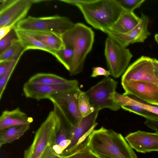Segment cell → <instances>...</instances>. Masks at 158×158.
<instances>
[{
	"label": "cell",
	"mask_w": 158,
	"mask_h": 158,
	"mask_svg": "<svg viewBox=\"0 0 158 158\" xmlns=\"http://www.w3.org/2000/svg\"><path fill=\"white\" fill-rule=\"evenodd\" d=\"M12 60L0 62V77L2 76L9 68Z\"/></svg>",
	"instance_id": "34"
},
{
	"label": "cell",
	"mask_w": 158,
	"mask_h": 158,
	"mask_svg": "<svg viewBox=\"0 0 158 158\" xmlns=\"http://www.w3.org/2000/svg\"><path fill=\"white\" fill-rule=\"evenodd\" d=\"M81 91L78 87L58 93L48 98L53 105V110L69 128L78 123L82 118L78 103Z\"/></svg>",
	"instance_id": "5"
},
{
	"label": "cell",
	"mask_w": 158,
	"mask_h": 158,
	"mask_svg": "<svg viewBox=\"0 0 158 158\" xmlns=\"http://www.w3.org/2000/svg\"><path fill=\"white\" fill-rule=\"evenodd\" d=\"M128 96L130 98L128 102L121 107L125 110L143 116L146 118V119L153 120H158V114L143 108L136 103L133 97Z\"/></svg>",
	"instance_id": "23"
},
{
	"label": "cell",
	"mask_w": 158,
	"mask_h": 158,
	"mask_svg": "<svg viewBox=\"0 0 158 158\" xmlns=\"http://www.w3.org/2000/svg\"><path fill=\"white\" fill-rule=\"evenodd\" d=\"M104 55L108 69L115 78L123 74L133 56L129 49L109 36L105 41Z\"/></svg>",
	"instance_id": "8"
},
{
	"label": "cell",
	"mask_w": 158,
	"mask_h": 158,
	"mask_svg": "<svg viewBox=\"0 0 158 158\" xmlns=\"http://www.w3.org/2000/svg\"><path fill=\"white\" fill-rule=\"evenodd\" d=\"M136 103L141 107L148 110L158 115V106L153 105L142 101L139 99L133 97Z\"/></svg>",
	"instance_id": "31"
},
{
	"label": "cell",
	"mask_w": 158,
	"mask_h": 158,
	"mask_svg": "<svg viewBox=\"0 0 158 158\" xmlns=\"http://www.w3.org/2000/svg\"><path fill=\"white\" fill-rule=\"evenodd\" d=\"M30 125H18L0 131V147L18 139L29 129Z\"/></svg>",
	"instance_id": "20"
},
{
	"label": "cell",
	"mask_w": 158,
	"mask_h": 158,
	"mask_svg": "<svg viewBox=\"0 0 158 158\" xmlns=\"http://www.w3.org/2000/svg\"><path fill=\"white\" fill-rule=\"evenodd\" d=\"M61 126L57 133L56 140V144L58 145L63 140L69 139L70 137L69 129H67L64 123L61 120Z\"/></svg>",
	"instance_id": "30"
},
{
	"label": "cell",
	"mask_w": 158,
	"mask_h": 158,
	"mask_svg": "<svg viewBox=\"0 0 158 158\" xmlns=\"http://www.w3.org/2000/svg\"><path fill=\"white\" fill-rule=\"evenodd\" d=\"M25 31L34 36L44 44L56 51L62 48L64 46L61 35L46 31Z\"/></svg>",
	"instance_id": "19"
},
{
	"label": "cell",
	"mask_w": 158,
	"mask_h": 158,
	"mask_svg": "<svg viewBox=\"0 0 158 158\" xmlns=\"http://www.w3.org/2000/svg\"><path fill=\"white\" fill-rule=\"evenodd\" d=\"M71 140L70 139H68L62 141L58 145L64 151L69 145L71 143Z\"/></svg>",
	"instance_id": "38"
},
{
	"label": "cell",
	"mask_w": 158,
	"mask_h": 158,
	"mask_svg": "<svg viewBox=\"0 0 158 158\" xmlns=\"http://www.w3.org/2000/svg\"><path fill=\"white\" fill-rule=\"evenodd\" d=\"M53 145L49 146L46 149L41 158H53L57 154L52 149Z\"/></svg>",
	"instance_id": "35"
},
{
	"label": "cell",
	"mask_w": 158,
	"mask_h": 158,
	"mask_svg": "<svg viewBox=\"0 0 158 158\" xmlns=\"http://www.w3.org/2000/svg\"><path fill=\"white\" fill-rule=\"evenodd\" d=\"M155 74L156 76V77L158 79V71L155 70Z\"/></svg>",
	"instance_id": "42"
},
{
	"label": "cell",
	"mask_w": 158,
	"mask_h": 158,
	"mask_svg": "<svg viewBox=\"0 0 158 158\" xmlns=\"http://www.w3.org/2000/svg\"><path fill=\"white\" fill-rule=\"evenodd\" d=\"M87 139L79 144L72 153L64 156L65 158H99L90 151L87 145Z\"/></svg>",
	"instance_id": "25"
},
{
	"label": "cell",
	"mask_w": 158,
	"mask_h": 158,
	"mask_svg": "<svg viewBox=\"0 0 158 158\" xmlns=\"http://www.w3.org/2000/svg\"><path fill=\"white\" fill-rule=\"evenodd\" d=\"M61 124V119L56 112L50 111L36 131L32 143L24 151L23 158H41L49 146L56 144Z\"/></svg>",
	"instance_id": "4"
},
{
	"label": "cell",
	"mask_w": 158,
	"mask_h": 158,
	"mask_svg": "<svg viewBox=\"0 0 158 158\" xmlns=\"http://www.w3.org/2000/svg\"><path fill=\"white\" fill-rule=\"evenodd\" d=\"M110 75H111V73L109 70H107L101 67H96L92 68V72L91 77H95L99 76H103L105 77H108Z\"/></svg>",
	"instance_id": "32"
},
{
	"label": "cell",
	"mask_w": 158,
	"mask_h": 158,
	"mask_svg": "<svg viewBox=\"0 0 158 158\" xmlns=\"http://www.w3.org/2000/svg\"><path fill=\"white\" fill-rule=\"evenodd\" d=\"M155 40L158 44V34H156L155 35Z\"/></svg>",
	"instance_id": "41"
},
{
	"label": "cell",
	"mask_w": 158,
	"mask_h": 158,
	"mask_svg": "<svg viewBox=\"0 0 158 158\" xmlns=\"http://www.w3.org/2000/svg\"><path fill=\"white\" fill-rule=\"evenodd\" d=\"M99 112L98 110H94L82 117L78 123L69 129V139L71 142L64 151H68L75 146L80 138L94 125Z\"/></svg>",
	"instance_id": "15"
},
{
	"label": "cell",
	"mask_w": 158,
	"mask_h": 158,
	"mask_svg": "<svg viewBox=\"0 0 158 158\" xmlns=\"http://www.w3.org/2000/svg\"><path fill=\"white\" fill-rule=\"evenodd\" d=\"M52 149L54 152L57 154L60 155L64 152L62 148L58 144H55L52 146Z\"/></svg>",
	"instance_id": "39"
},
{
	"label": "cell",
	"mask_w": 158,
	"mask_h": 158,
	"mask_svg": "<svg viewBox=\"0 0 158 158\" xmlns=\"http://www.w3.org/2000/svg\"><path fill=\"white\" fill-rule=\"evenodd\" d=\"M123 94L133 96L150 104L158 106V86L157 83L131 80L121 82Z\"/></svg>",
	"instance_id": "10"
},
{
	"label": "cell",
	"mask_w": 158,
	"mask_h": 158,
	"mask_svg": "<svg viewBox=\"0 0 158 158\" xmlns=\"http://www.w3.org/2000/svg\"><path fill=\"white\" fill-rule=\"evenodd\" d=\"M152 58L142 56L130 65L123 75L121 82L131 80L158 83Z\"/></svg>",
	"instance_id": "12"
},
{
	"label": "cell",
	"mask_w": 158,
	"mask_h": 158,
	"mask_svg": "<svg viewBox=\"0 0 158 158\" xmlns=\"http://www.w3.org/2000/svg\"><path fill=\"white\" fill-rule=\"evenodd\" d=\"M152 61L155 70L158 71V60L155 58H152Z\"/></svg>",
	"instance_id": "40"
},
{
	"label": "cell",
	"mask_w": 158,
	"mask_h": 158,
	"mask_svg": "<svg viewBox=\"0 0 158 158\" xmlns=\"http://www.w3.org/2000/svg\"><path fill=\"white\" fill-rule=\"evenodd\" d=\"M78 103L79 111L82 117L94 111L85 92L81 91L79 97Z\"/></svg>",
	"instance_id": "26"
},
{
	"label": "cell",
	"mask_w": 158,
	"mask_h": 158,
	"mask_svg": "<svg viewBox=\"0 0 158 158\" xmlns=\"http://www.w3.org/2000/svg\"><path fill=\"white\" fill-rule=\"evenodd\" d=\"M118 82L110 77H106L85 92L94 110L108 108L116 111L120 108L111 98L116 92Z\"/></svg>",
	"instance_id": "7"
},
{
	"label": "cell",
	"mask_w": 158,
	"mask_h": 158,
	"mask_svg": "<svg viewBox=\"0 0 158 158\" xmlns=\"http://www.w3.org/2000/svg\"><path fill=\"white\" fill-rule=\"evenodd\" d=\"M94 36L91 27L81 23H75L72 28L61 35L64 44L71 46L73 49V58L69 71L70 76L82 71L86 58L92 49Z\"/></svg>",
	"instance_id": "2"
},
{
	"label": "cell",
	"mask_w": 158,
	"mask_h": 158,
	"mask_svg": "<svg viewBox=\"0 0 158 158\" xmlns=\"http://www.w3.org/2000/svg\"><path fill=\"white\" fill-rule=\"evenodd\" d=\"M140 20V18L133 12L123 10L115 23L106 31L115 33H125L136 27Z\"/></svg>",
	"instance_id": "17"
},
{
	"label": "cell",
	"mask_w": 158,
	"mask_h": 158,
	"mask_svg": "<svg viewBox=\"0 0 158 158\" xmlns=\"http://www.w3.org/2000/svg\"><path fill=\"white\" fill-rule=\"evenodd\" d=\"M125 139L131 147L138 152L145 153L158 152V132L138 130L130 133Z\"/></svg>",
	"instance_id": "14"
},
{
	"label": "cell",
	"mask_w": 158,
	"mask_h": 158,
	"mask_svg": "<svg viewBox=\"0 0 158 158\" xmlns=\"http://www.w3.org/2000/svg\"><path fill=\"white\" fill-rule=\"evenodd\" d=\"M72 80L66 79L54 74L39 73L31 76L28 81L39 84L56 85L69 83Z\"/></svg>",
	"instance_id": "21"
},
{
	"label": "cell",
	"mask_w": 158,
	"mask_h": 158,
	"mask_svg": "<svg viewBox=\"0 0 158 158\" xmlns=\"http://www.w3.org/2000/svg\"><path fill=\"white\" fill-rule=\"evenodd\" d=\"M90 0H61L60 1L76 6L78 4L87 3Z\"/></svg>",
	"instance_id": "37"
},
{
	"label": "cell",
	"mask_w": 158,
	"mask_h": 158,
	"mask_svg": "<svg viewBox=\"0 0 158 158\" xmlns=\"http://www.w3.org/2000/svg\"><path fill=\"white\" fill-rule=\"evenodd\" d=\"M76 6L88 24L104 32L115 23L123 10L117 0H90Z\"/></svg>",
	"instance_id": "3"
},
{
	"label": "cell",
	"mask_w": 158,
	"mask_h": 158,
	"mask_svg": "<svg viewBox=\"0 0 158 158\" xmlns=\"http://www.w3.org/2000/svg\"><path fill=\"white\" fill-rule=\"evenodd\" d=\"M42 1L35 0H0V28L9 26L12 29L26 18L32 5Z\"/></svg>",
	"instance_id": "9"
},
{
	"label": "cell",
	"mask_w": 158,
	"mask_h": 158,
	"mask_svg": "<svg viewBox=\"0 0 158 158\" xmlns=\"http://www.w3.org/2000/svg\"><path fill=\"white\" fill-rule=\"evenodd\" d=\"M75 24L69 18L64 16L55 15L37 17L28 16L19 22L15 28L25 31L50 32L61 35Z\"/></svg>",
	"instance_id": "6"
},
{
	"label": "cell",
	"mask_w": 158,
	"mask_h": 158,
	"mask_svg": "<svg viewBox=\"0 0 158 158\" xmlns=\"http://www.w3.org/2000/svg\"><path fill=\"white\" fill-rule=\"evenodd\" d=\"M157 85H158V83H157Z\"/></svg>",
	"instance_id": "43"
},
{
	"label": "cell",
	"mask_w": 158,
	"mask_h": 158,
	"mask_svg": "<svg viewBox=\"0 0 158 158\" xmlns=\"http://www.w3.org/2000/svg\"><path fill=\"white\" fill-rule=\"evenodd\" d=\"M20 58L12 60L10 66L5 73L0 77V99H1L7 82Z\"/></svg>",
	"instance_id": "27"
},
{
	"label": "cell",
	"mask_w": 158,
	"mask_h": 158,
	"mask_svg": "<svg viewBox=\"0 0 158 158\" xmlns=\"http://www.w3.org/2000/svg\"><path fill=\"white\" fill-rule=\"evenodd\" d=\"M144 125L150 129L158 132V120H153L146 119Z\"/></svg>",
	"instance_id": "33"
},
{
	"label": "cell",
	"mask_w": 158,
	"mask_h": 158,
	"mask_svg": "<svg viewBox=\"0 0 158 158\" xmlns=\"http://www.w3.org/2000/svg\"><path fill=\"white\" fill-rule=\"evenodd\" d=\"M15 29L11 30L7 35L0 40V53L8 47L14 40L18 39Z\"/></svg>",
	"instance_id": "29"
},
{
	"label": "cell",
	"mask_w": 158,
	"mask_h": 158,
	"mask_svg": "<svg viewBox=\"0 0 158 158\" xmlns=\"http://www.w3.org/2000/svg\"><path fill=\"white\" fill-rule=\"evenodd\" d=\"M73 49L72 46L64 44L63 48L56 51L55 57L69 71L73 61Z\"/></svg>",
	"instance_id": "24"
},
{
	"label": "cell",
	"mask_w": 158,
	"mask_h": 158,
	"mask_svg": "<svg viewBox=\"0 0 158 158\" xmlns=\"http://www.w3.org/2000/svg\"><path fill=\"white\" fill-rule=\"evenodd\" d=\"M87 143L91 152L99 158H138L121 134L103 127L91 131Z\"/></svg>",
	"instance_id": "1"
},
{
	"label": "cell",
	"mask_w": 158,
	"mask_h": 158,
	"mask_svg": "<svg viewBox=\"0 0 158 158\" xmlns=\"http://www.w3.org/2000/svg\"><path fill=\"white\" fill-rule=\"evenodd\" d=\"M17 38L26 51L39 49L46 51L55 56L56 51L44 44L34 36L24 31L15 28Z\"/></svg>",
	"instance_id": "18"
},
{
	"label": "cell",
	"mask_w": 158,
	"mask_h": 158,
	"mask_svg": "<svg viewBox=\"0 0 158 158\" xmlns=\"http://www.w3.org/2000/svg\"><path fill=\"white\" fill-rule=\"evenodd\" d=\"M32 119L19 107L3 111L0 117V131L14 126L30 125Z\"/></svg>",
	"instance_id": "16"
},
{
	"label": "cell",
	"mask_w": 158,
	"mask_h": 158,
	"mask_svg": "<svg viewBox=\"0 0 158 158\" xmlns=\"http://www.w3.org/2000/svg\"><path fill=\"white\" fill-rule=\"evenodd\" d=\"M25 51L18 39H15L8 47L0 53V62L20 58Z\"/></svg>",
	"instance_id": "22"
},
{
	"label": "cell",
	"mask_w": 158,
	"mask_h": 158,
	"mask_svg": "<svg viewBox=\"0 0 158 158\" xmlns=\"http://www.w3.org/2000/svg\"><path fill=\"white\" fill-rule=\"evenodd\" d=\"M12 30L9 26H6L0 28V40L7 35Z\"/></svg>",
	"instance_id": "36"
},
{
	"label": "cell",
	"mask_w": 158,
	"mask_h": 158,
	"mask_svg": "<svg viewBox=\"0 0 158 158\" xmlns=\"http://www.w3.org/2000/svg\"><path fill=\"white\" fill-rule=\"evenodd\" d=\"M141 20L138 24L129 32L123 34L115 33L108 31L105 32L122 46L126 48L130 44L143 42L151 33L148 29V17L141 13Z\"/></svg>",
	"instance_id": "13"
},
{
	"label": "cell",
	"mask_w": 158,
	"mask_h": 158,
	"mask_svg": "<svg viewBox=\"0 0 158 158\" xmlns=\"http://www.w3.org/2000/svg\"><path fill=\"white\" fill-rule=\"evenodd\" d=\"M78 85V82L76 80H73L69 83L56 85L36 84L28 81L24 84L23 90L26 98L38 101L48 99L58 93L79 87Z\"/></svg>",
	"instance_id": "11"
},
{
	"label": "cell",
	"mask_w": 158,
	"mask_h": 158,
	"mask_svg": "<svg viewBox=\"0 0 158 158\" xmlns=\"http://www.w3.org/2000/svg\"><path fill=\"white\" fill-rule=\"evenodd\" d=\"M117 1L123 10L133 12L135 9L141 6L145 0H117Z\"/></svg>",
	"instance_id": "28"
}]
</instances>
